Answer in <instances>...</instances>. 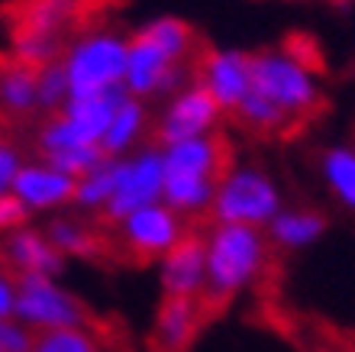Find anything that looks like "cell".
<instances>
[{
    "instance_id": "obj_1",
    "label": "cell",
    "mask_w": 355,
    "mask_h": 352,
    "mask_svg": "<svg viewBox=\"0 0 355 352\" xmlns=\"http://www.w3.org/2000/svg\"><path fill=\"white\" fill-rule=\"evenodd\" d=\"M200 39L181 17H155L130 33L126 91L136 101H168L194 81Z\"/></svg>"
},
{
    "instance_id": "obj_2",
    "label": "cell",
    "mask_w": 355,
    "mask_h": 352,
    "mask_svg": "<svg viewBox=\"0 0 355 352\" xmlns=\"http://www.w3.org/2000/svg\"><path fill=\"white\" fill-rule=\"evenodd\" d=\"M207 281L200 307L207 320L233 304L239 294L252 291L271 265V249L265 230L236 226V223H210L204 230Z\"/></svg>"
},
{
    "instance_id": "obj_3",
    "label": "cell",
    "mask_w": 355,
    "mask_h": 352,
    "mask_svg": "<svg viewBox=\"0 0 355 352\" xmlns=\"http://www.w3.org/2000/svg\"><path fill=\"white\" fill-rule=\"evenodd\" d=\"M126 58L130 36L113 26H87L68 39L62 68L68 74L71 97H101L126 91Z\"/></svg>"
},
{
    "instance_id": "obj_4",
    "label": "cell",
    "mask_w": 355,
    "mask_h": 352,
    "mask_svg": "<svg viewBox=\"0 0 355 352\" xmlns=\"http://www.w3.org/2000/svg\"><path fill=\"white\" fill-rule=\"evenodd\" d=\"M252 91L271 101L294 126L323 110V87L307 58L284 46L252 52Z\"/></svg>"
},
{
    "instance_id": "obj_5",
    "label": "cell",
    "mask_w": 355,
    "mask_h": 352,
    "mask_svg": "<svg viewBox=\"0 0 355 352\" xmlns=\"http://www.w3.org/2000/svg\"><path fill=\"white\" fill-rule=\"evenodd\" d=\"M284 207V191L268 168L255 162H233L216 181L207 223H236L265 230Z\"/></svg>"
},
{
    "instance_id": "obj_6",
    "label": "cell",
    "mask_w": 355,
    "mask_h": 352,
    "mask_svg": "<svg viewBox=\"0 0 355 352\" xmlns=\"http://www.w3.org/2000/svg\"><path fill=\"white\" fill-rule=\"evenodd\" d=\"M81 7L85 0H23L10 26V56L33 68L58 62Z\"/></svg>"
},
{
    "instance_id": "obj_7",
    "label": "cell",
    "mask_w": 355,
    "mask_h": 352,
    "mask_svg": "<svg viewBox=\"0 0 355 352\" xmlns=\"http://www.w3.org/2000/svg\"><path fill=\"white\" fill-rule=\"evenodd\" d=\"M123 97H130V91H113L101 94V97H71L58 113L46 117L42 126L36 130V158L49 162V158L62 156L68 149H101V140L107 133L113 110L120 107Z\"/></svg>"
},
{
    "instance_id": "obj_8",
    "label": "cell",
    "mask_w": 355,
    "mask_h": 352,
    "mask_svg": "<svg viewBox=\"0 0 355 352\" xmlns=\"http://www.w3.org/2000/svg\"><path fill=\"white\" fill-rule=\"evenodd\" d=\"M191 233V223L178 217L168 204H149L142 210L123 217L116 226H110L113 252H120L123 259L136 262V265H149L159 262L168 249Z\"/></svg>"
},
{
    "instance_id": "obj_9",
    "label": "cell",
    "mask_w": 355,
    "mask_h": 352,
    "mask_svg": "<svg viewBox=\"0 0 355 352\" xmlns=\"http://www.w3.org/2000/svg\"><path fill=\"white\" fill-rule=\"evenodd\" d=\"M23 326L33 333H49V330H75V326H94L97 330V317L91 307L68 291L58 278H19L17 294V314Z\"/></svg>"
},
{
    "instance_id": "obj_10",
    "label": "cell",
    "mask_w": 355,
    "mask_h": 352,
    "mask_svg": "<svg viewBox=\"0 0 355 352\" xmlns=\"http://www.w3.org/2000/svg\"><path fill=\"white\" fill-rule=\"evenodd\" d=\"M162 191H165V162H162V149L149 142V146L120 158L116 187H113L107 210L101 213V223L110 230L123 217H130L149 204H159Z\"/></svg>"
},
{
    "instance_id": "obj_11",
    "label": "cell",
    "mask_w": 355,
    "mask_h": 352,
    "mask_svg": "<svg viewBox=\"0 0 355 352\" xmlns=\"http://www.w3.org/2000/svg\"><path fill=\"white\" fill-rule=\"evenodd\" d=\"M223 120H226V113L204 91V84L191 81L165 101L162 113L152 123V142L155 146H171V142L214 136V133H220Z\"/></svg>"
},
{
    "instance_id": "obj_12",
    "label": "cell",
    "mask_w": 355,
    "mask_h": 352,
    "mask_svg": "<svg viewBox=\"0 0 355 352\" xmlns=\"http://www.w3.org/2000/svg\"><path fill=\"white\" fill-rule=\"evenodd\" d=\"M194 81L220 103L226 117L239 110V103L252 94V52L245 49H207L197 58Z\"/></svg>"
},
{
    "instance_id": "obj_13",
    "label": "cell",
    "mask_w": 355,
    "mask_h": 352,
    "mask_svg": "<svg viewBox=\"0 0 355 352\" xmlns=\"http://www.w3.org/2000/svg\"><path fill=\"white\" fill-rule=\"evenodd\" d=\"M75 178H68L55 165H49L42 158H26V165L13 185V197L26 207L29 217L33 213L52 217V213H65L68 207H75Z\"/></svg>"
},
{
    "instance_id": "obj_14",
    "label": "cell",
    "mask_w": 355,
    "mask_h": 352,
    "mask_svg": "<svg viewBox=\"0 0 355 352\" xmlns=\"http://www.w3.org/2000/svg\"><path fill=\"white\" fill-rule=\"evenodd\" d=\"M0 259L17 271L19 278H62L68 269V259L49 242L42 226H19L0 240Z\"/></svg>"
},
{
    "instance_id": "obj_15",
    "label": "cell",
    "mask_w": 355,
    "mask_h": 352,
    "mask_svg": "<svg viewBox=\"0 0 355 352\" xmlns=\"http://www.w3.org/2000/svg\"><path fill=\"white\" fill-rule=\"evenodd\" d=\"M159 287L162 297H191L200 301L207 281V249L204 233L191 230L175 249H168L159 262Z\"/></svg>"
},
{
    "instance_id": "obj_16",
    "label": "cell",
    "mask_w": 355,
    "mask_h": 352,
    "mask_svg": "<svg viewBox=\"0 0 355 352\" xmlns=\"http://www.w3.org/2000/svg\"><path fill=\"white\" fill-rule=\"evenodd\" d=\"M46 236L65 259H81V262H101L113 252L110 230L97 223L94 217H85L78 210L52 213L46 220Z\"/></svg>"
},
{
    "instance_id": "obj_17",
    "label": "cell",
    "mask_w": 355,
    "mask_h": 352,
    "mask_svg": "<svg viewBox=\"0 0 355 352\" xmlns=\"http://www.w3.org/2000/svg\"><path fill=\"white\" fill-rule=\"evenodd\" d=\"M207 324L200 301L191 297H162L152 317L149 352H191Z\"/></svg>"
},
{
    "instance_id": "obj_18",
    "label": "cell",
    "mask_w": 355,
    "mask_h": 352,
    "mask_svg": "<svg viewBox=\"0 0 355 352\" xmlns=\"http://www.w3.org/2000/svg\"><path fill=\"white\" fill-rule=\"evenodd\" d=\"M159 149H162V162H165V175H191V178L220 181V175L236 162L220 133L200 136V140L171 142V146H159Z\"/></svg>"
},
{
    "instance_id": "obj_19",
    "label": "cell",
    "mask_w": 355,
    "mask_h": 352,
    "mask_svg": "<svg viewBox=\"0 0 355 352\" xmlns=\"http://www.w3.org/2000/svg\"><path fill=\"white\" fill-rule=\"evenodd\" d=\"M329 230V217L320 207H281V213L265 226L271 249L275 252H304L310 246H317Z\"/></svg>"
},
{
    "instance_id": "obj_20",
    "label": "cell",
    "mask_w": 355,
    "mask_h": 352,
    "mask_svg": "<svg viewBox=\"0 0 355 352\" xmlns=\"http://www.w3.org/2000/svg\"><path fill=\"white\" fill-rule=\"evenodd\" d=\"M152 136V117H149V103L136 101V97H123L120 107L113 110L107 133L101 140V152L107 158H123L136 152V149L149 146Z\"/></svg>"
},
{
    "instance_id": "obj_21",
    "label": "cell",
    "mask_w": 355,
    "mask_h": 352,
    "mask_svg": "<svg viewBox=\"0 0 355 352\" xmlns=\"http://www.w3.org/2000/svg\"><path fill=\"white\" fill-rule=\"evenodd\" d=\"M39 113L36 68L17 56H0V120H29Z\"/></svg>"
},
{
    "instance_id": "obj_22",
    "label": "cell",
    "mask_w": 355,
    "mask_h": 352,
    "mask_svg": "<svg viewBox=\"0 0 355 352\" xmlns=\"http://www.w3.org/2000/svg\"><path fill=\"white\" fill-rule=\"evenodd\" d=\"M317 175L339 210L355 213V142H333L317 156Z\"/></svg>"
},
{
    "instance_id": "obj_23",
    "label": "cell",
    "mask_w": 355,
    "mask_h": 352,
    "mask_svg": "<svg viewBox=\"0 0 355 352\" xmlns=\"http://www.w3.org/2000/svg\"><path fill=\"white\" fill-rule=\"evenodd\" d=\"M216 181L210 178H191V175H165V191H162V204H168L178 217L187 223L210 220V207H214Z\"/></svg>"
},
{
    "instance_id": "obj_24",
    "label": "cell",
    "mask_w": 355,
    "mask_h": 352,
    "mask_svg": "<svg viewBox=\"0 0 355 352\" xmlns=\"http://www.w3.org/2000/svg\"><path fill=\"white\" fill-rule=\"evenodd\" d=\"M116 171H120V158H103L97 168H91L85 178H78L75 187V207L71 210L94 217L101 223V213L107 210L113 197V187H116Z\"/></svg>"
},
{
    "instance_id": "obj_25",
    "label": "cell",
    "mask_w": 355,
    "mask_h": 352,
    "mask_svg": "<svg viewBox=\"0 0 355 352\" xmlns=\"http://www.w3.org/2000/svg\"><path fill=\"white\" fill-rule=\"evenodd\" d=\"M236 126L249 136H259V140H275V136H284V133L294 126V123L284 117V113L275 107L271 101H265L259 91H252L239 103V110L233 113Z\"/></svg>"
},
{
    "instance_id": "obj_26",
    "label": "cell",
    "mask_w": 355,
    "mask_h": 352,
    "mask_svg": "<svg viewBox=\"0 0 355 352\" xmlns=\"http://www.w3.org/2000/svg\"><path fill=\"white\" fill-rule=\"evenodd\" d=\"M29 352H103V343L94 326H75V330L36 333Z\"/></svg>"
},
{
    "instance_id": "obj_27",
    "label": "cell",
    "mask_w": 355,
    "mask_h": 352,
    "mask_svg": "<svg viewBox=\"0 0 355 352\" xmlns=\"http://www.w3.org/2000/svg\"><path fill=\"white\" fill-rule=\"evenodd\" d=\"M36 91H39V113H58L71 101V87H68V74L62 62H49V65L36 68Z\"/></svg>"
},
{
    "instance_id": "obj_28",
    "label": "cell",
    "mask_w": 355,
    "mask_h": 352,
    "mask_svg": "<svg viewBox=\"0 0 355 352\" xmlns=\"http://www.w3.org/2000/svg\"><path fill=\"white\" fill-rule=\"evenodd\" d=\"M23 165H26V156H23L19 142L10 140L7 133H0V197L13 194V185H17Z\"/></svg>"
},
{
    "instance_id": "obj_29",
    "label": "cell",
    "mask_w": 355,
    "mask_h": 352,
    "mask_svg": "<svg viewBox=\"0 0 355 352\" xmlns=\"http://www.w3.org/2000/svg\"><path fill=\"white\" fill-rule=\"evenodd\" d=\"M36 333L23 326L17 317H0V352H29Z\"/></svg>"
},
{
    "instance_id": "obj_30",
    "label": "cell",
    "mask_w": 355,
    "mask_h": 352,
    "mask_svg": "<svg viewBox=\"0 0 355 352\" xmlns=\"http://www.w3.org/2000/svg\"><path fill=\"white\" fill-rule=\"evenodd\" d=\"M29 223V210L19 204L13 194L0 197V240H7L10 233H17L19 226Z\"/></svg>"
},
{
    "instance_id": "obj_31",
    "label": "cell",
    "mask_w": 355,
    "mask_h": 352,
    "mask_svg": "<svg viewBox=\"0 0 355 352\" xmlns=\"http://www.w3.org/2000/svg\"><path fill=\"white\" fill-rule=\"evenodd\" d=\"M17 294H19V275L0 259V317L17 314Z\"/></svg>"
},
{
    "instance_id": "obj_32",
    "label": "cell",
    "mask_w": 355,
    "mask_h": 352,
    "mask_svg": "<svg viewBox=\"0 0 355 352\" xmlns=\"http://www.w3.org/2000/svg\"><path fill=\"white\" fill-rule=\"evenodd\" d=\"M323 352H346V349H323Z\"/></svg>"
}]
</instances>
